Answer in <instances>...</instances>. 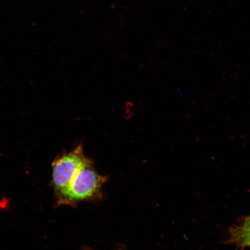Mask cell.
Returning a JSON list of instances; mask_svg holds the SVG:
<instances>
[{
  "instance_id": "obj_4",
  "label": "cell",
  "mask_w": 250,
  "mask_h": 250,
  "mask_svg": "<svg viewBox=\"0 0 250 250\" xmlns=\"http://www.w3.org/2000/svg\"><path fill=\"white\" fill-rule=\"evenodd\" d=\"M245 246H250V240H249V241H248V242H247Z\"/></svg>"
},
{
  "instance_id": "obj_3",
  "label": "cell",
  "mask_w": 250,
  "mask_h": 250,
  "mask_svg": "<svg viewBox=\"0 0 250 250\" xmlns=\"http://www.w3.org/2000/svg\"><path fill=\"white\" fill-rule=\"evenodd\" d=\"M234 237L243 245L250 240V217L247 219L240 227L234 231Z\"/></svg>"
},
{
  "instance_id": "obj_1",
  "label": "cell",
  "mask_w": 250,
  "mask_h": 250,
  "mask_svg": "<svg viewBox=\"0 0 250 250\" xmlns=\"http://www.w3.org/2000/svg\"><path fill=\"white\" fill-rule=\"evenodd\" d=\"M105 181L106 178L97 172L89 161L77 172L66 188L59 193V202L71 205L95 199Z\"/></svg>"
},
{
  "instance_id": "obj_2",
  "label": "cell",
  "mask_w": 250,
  "mask_h": 250,
  "mask_svg": "<svg viewBox=\"0 0 250 250\" xmlns=\"http://www.w3.org/2000/svg\"><path fill=\"white\" fill-rule=\"evenodd\" d=\"M89 161L81 146L56 159L53 164L52 173V182L56 191L59 193L66 188L77 172Z\"/></svg>"
}]
</instances>
